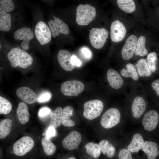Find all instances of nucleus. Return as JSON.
<instances>
[{"label": "nucleus", "mask_w": 159, "mask_h": 159, "mask_svg": "<svg viewBox=\"0 0 159 159\" xmlns=\"http://www.w3.org/2000/svg\"><path fill=\"white\" fill-rule=\"evenodd\" d=\"M7 56L11 66L14 67H19L26 68L32 64L33 61L30 54L19 47L12 49L8 53Z\"/></svg>", "instance_id": "nucleus-1"}, {"label": "nucleus", "mask_w": 159, "mask_h": 159, "mask_svg": "<svg viewBox=\"0 0 159 159\" xmlns=\"http://www.w3.org/2000/svg\"><path fill=\"white\" fill-rule=\"evenodd\" d=\"M96 14L95 8L88 4H80L76 9V21L80 26L88 25L95 18Z\"/></svg>", "instance_id": "nucleus-2"}, {"label": "nucleus", "mask_w": 159, "mask_h": 159, "mask_svg": "<svg viewBox=\"0 0 159 159\" xmlns=\"http://www.w3.org/2000/svg\"><path fill=\"white\" fill-rule=\"evenodd\" d=\"M104 108L102 102L98 100H94L86 102L84 105V116L89 120H92L98 117Z\"/></svg>", "instance_id": "nucleus-3"}, {"label": "nucleus", "mask_w": 159, "mask_h": 159, "mask_svg": "<svg viewBox=\"0 0 159 159\" xmlns=\"http://www.w3.org/2000/svg\"><path fill=\"white\" fill-rule=\"evenodd\" d=\"M89 39L92 45L95 48L100 49L104 46L109 36L106 29L93 28L90 30Z\"/></svg>", "instance_id": "nucleus-4"}, {"label": "nucleus", "mask_w": 159, "mask_h": 159, "mask_svg": "<svg viewBox=\"0 0 159 159\" xmlns=\"http://www.w3.org/2000/svg\"><path fill=\"white\" fill-rule=\"evenodd\" d=\"M120 117V112L117 109L114 108H110L102 116L101 125L105 128H111L119 123Z\"/></svg>", "instance_id": "nucleus-5"}, {"label": "nucleus", "mask_w": 159, "mask_h": 159, "mask_svg": "<svg viewBox=\"0 0 159 159\" xmlns=\"http://www.w3.org/2000/svg\"><path fill=\"white\" fill-rule=\"evenodd\" d=\"M34 145V141L31 137L23 136L16 141L14 145L13 152L17 156H22L29 152Z\"/></svg>", "instance_id": "nucleus-6"}, {"label": "nucleus", "mask_w": 159, "mask_h": 159, "mask_svg": "<svg viewBox=\"0 0 159 159\" xmlns=\"http://www.w3.org/2000/svg\"><path fill=\"white\" fill-rule=\"evenodd\" d=\"M34 32L37 39L41 45L50 42L52 34L50 28L44 22H38L35 26Z\"/></svg>", "instance_id": "nucleus-7"}, {"label": "nucleus", "mask_w": 159, "mask_h": 159, "mask_svg": "<svg viewBox=\"0 0 159 159\" xmlns=\"http://www.w3.org/2000/svg\"><path fill=\"white\" fill-rule=\"evenodd\" d=\"M84 86L81 81L77 80H69L63 83L61 90L66 96H77L83 90Z\"/></svg>", "instance_id": "nucleus-8"}, {"label": "nucleus", "mask_w": 159, "mask_h": 159, "mask_svg": "<svg viewBox=\"0 0 159 159\" xmlns=\"http://www.w3.org/2000/svg\"><path fill=\"white\" fill-rule=\"evenodd\" d=\"M34 33L29 28L24 27L16 30L14 37L16 40H22L21 46L24 50H27L29 48L30 41L33 38Z\"/></svg>", "instance_id": "nucleus-9"}, {"label": "nucleus", "mask_w": 159, "mask_h": 159, "mask_svg": "<svg viewBox=\"0 0 159 159\" xmlns=\"http://www.w3.org/2000/svg\"><path fill=\"white\" fill-rule=\"evenodd\" d=\"M110 29L111 38L114 42L121 41L125 37L126 33V28L124 24L118 20L111 23Z\"/></svg>", "instance_id": "nucleus-10"}, {"label": "nucleus", "mask_w": 159, "mask_h": 159, "mask_svg": "<svg viewBox=\"0 0 159 159\" xmlns=\"http://www.w3.org/2000/svg\"><path fill=\"white\" fill-rule=\"evenodd\" d=\"M54 19H50L48 24L53 37L59 35L60 33L67 34L69 33V30L67 25L58 17L53 16Z\"/></svg>", "instance_id": "nucleus-11"}, {"label": "nucleus", "mask_w": 159, "mask_h": 159, "mask_svg": "<svg viewBox=\"0 0 159 159\" xmlns=\"http://www.w3.org/2000/svg\"><path fill=\"white\" fill-rule=\"evenodd\" d=\"M136 36L132 34L127 39L123 46L121 54L122 58L125 60H128L133 57L136 49L138 41Z\"/></svg>", "instance_id": "nucleus-12"}, {"label": "nucleus", "mask_w": 159, "mask_h": 159, "mask_svg": "<svg viewBox=\"0 0 159 159\" xmlns=\"http://www.w3.org/2000/svg\"><path fill=\"white\" fill-rule=\"evenodd\" d=\"M159 115L155 110H151L147 112L144 115L142 124L145 130L151 131L157 127L158 122Z\"/></svg>", "instance_id": "nucleus-13"}, {"label": "nucleus", "mask_w": 159, "mask_h": 159, "mask_svg": "<svg viewBox=\"0 0 159 159\" xmlns=\"http://www.w3.org/2000/svg\"><path fill=\"white\" fill-rule=\"evenodd\" d=\"M70 53L66 50L61 49L57 55L58 61L61 67L65 70L70 72L74 69L75 65L72 60Z\"/></svg>", "instance_id": "nucleus-14"}, {"label": "nucleus", "mask_w": 159, "mask_h": 159, "mask_svg": "<svg viewBox=\"0 0 159 159\" xmlns=\"http://www.w3.org/2000/svg\"><path fill=\"white\" fill-rule=\"evenodd\" d=\"M81 140V134L77 131L73 130L64 139L62 145L66 149L73 150L77 148Z\"/></svg>", "instance_id": "nucleus-15"}, {"label": "nucleus", "mask_w": 159, "mask_h": 159, "mask_svg": "<svg viewBox=\"0 0 159 159\" xmlns=\"http://www.w3.org/2000/svg\"><path fill=\"white\" fill-rule=\"evenodd\" d=\"M16 93L19 98L27 104H33L37 101V97L36 94L28 87H20L17 89Z\"/></svg>", "instance_id": "nucleus-16"}, {"label": "nucleus", "mask_w": 159, "mask_h": 159, "mask_svg": "<svg viewBox=\"0 0 159 159\" xmlns=\"http://www.w3.org/2000/svg\"><path fill=\"white\" fill-rule=\"evenodd\" d=\"M146 108V102L141 96L135 97L132 102L131 106V112L133 117L135 118L140 117L144 112Z\"/></svg>", "instance_id": "nucleus-17"}, {"label": "nucleus", "mask_w": 159, "mask_h": 159, "mask_svg": "<svg viewBox=\"0 0 159 159\" xmlns=\"http://www.w3.org/2000/svg\"><path fill=\"white\" fill-rule=\"evenodd\" d=\"M107 77L109 85L113 88L119 89L122 87L123 80L119 73L115 69H108L107 73Z\"/></svg>", "instance_id": "nucleus-18"}, {"label": "nucleus", "mask_w": 159, "mask_h": 159, "mask_svg": "<svg viewBox=\"0 0 159 159\" xmlns=\"http://www.w3.org/2000/svg\"><path fill=\"white\" fill-rule=\"evenodd\" d=\"M157 144L154 142L145 141L142 148L148 159H155L159 154Z\"/></svg>", "instance_id": "nucleus-19"}, {"label": "nucleus", "mask_w": 159, "mask_h": 159, "mask_svg": "<svg viewBox=\"0 0 159 159\" xmlns=\"http://www.w3.org/2000/svg\"><path fill=\"white\" fill-rule=\"evenodd\" d=\"M16 114L21 124L25 125L28 122L29 115L27 106L24 102H21L19 103L16 110Z\"/></svg>", "instance_id": "nucleus-20"}, {"label": "nucleus", "mask_w": 159, "mask_h": 159, "mask_svg": "<svg viewBox=\"0 0 159 159\" xmlns=\"http://www.w3.org/2000/svg\"><path fill=\"white\" fill-rule=\"evenodd\" d=\"M62 109L60 107L52 111L50 115V120L49 126L53 127L55 128L59 127L62 123Z\"/></svg>", "instance_id": "nucleus-21"}, {"label": "nucleus", "mask_w": 159, "mask_h": 159, "mask_svg": "<svg viewBox=\"0 0 159 159\" xmlns=\"http://www.w3.org/2000/svg\"><path fill=\"white\" fill-rule=\"evenodd\" d=\"M143 139L140 134L136 133L127 146L128 150L132 153H138L142 148L144 144Z\"/></svg>", "instance_id": "nucleus-22"}, {"label": "nucleus", "mask_w": 159, "mask_h": 159, "mask_svg": "<svg viewBox=\"0 0 159 159\" xmlns=\"http://www.w3.org/2000/svg\"><path fill=\"white\" fill-rule=\"evenodd\" d=\"M126 69L123 68L120 71L121 75L125 78H131L133 80L137 81L139 79V75L136 68L134 65L128 63L126 65Z\"/></svg>", "instance_id": "nucleus-23"}, {"label": "nucleus", "mask_w": 159, "mask_h": 159, "mask_svg": "<svg viewBox=\"0 0 159 159\" xmlns=\"http://www.w3.org/2000/svg\"><path fill=\"white\" fill-rule=\"evenodd\" d=\"M73 111V108L70 106H67L63 108L62 124L64 126L71 127L75 125L74 122L70 119Z\"/></svg>", "instance_id": "nucleus-24"}, {"label": "nucleus", "mask_w": 159, "mask_h": 159, "mask_svg": "<svg viewBox=\"0 0 159 159\" xmlns=\"http://www.w3.org/2000/svg\"><path fill=\"white\" fill-rule=\"evenodd\" d=\"M135 66L140 77H148L151 74L152 72L148 67L146 59L142 58L138 60Z\"/></svg>", "instance_id": "nucleus-25"}, {"label": "nucleus", "mask_w": 159, "mask_h": 159, "mask_svg": "<svg viewBox=\"0 0 159 159\" xmlns=\"http://www.w3.org/2000/svg\"><path fill=\"white\" fill-rule=\"evenodd\" d=\"M101 152L104 155L109 158L113 157L115 151V147L109 142L106 140H103L99 143Z\"/></svg>", "instance_id": "nucleus-26"}, {"label": "nucleus", "mask_w": 159, "mask_h": 159, "mask_svg": "<svg viewBox=\"0 0 159 159\" xmlns=\"http://www.w3.org/2000/svg\"><path fill=\"white\" fill-rule=\"evenodd\" d=\"M11 27V16L8 13L0 12V30L9 31Z\"/></svg>", "instance_id": "nucleus-27"}, {"label": "nucleus", "mask_w": 159, "mask_h": 159, "mask_svg": "<svg viewBox=\"0 0 159 159\" xmlns=\"http://www.w3.org/2000/svg\"><path fill=\"white\" fill-rule=\"evenodd\" d=\"M117 2L119 7L126 13H132L135 9L136 5L133 0H117Z\"/></svg>", "instance_id": "nucleus-28"}, {"label": "nucleus", "mask_w": 159, "mask_h": 159, "mask_svg": "<svg viewBox=\"0 0 159 159\" xmlns=\"http://www.w3.org/2000/svg\"><path fill=\"white\" fill-rule=\"evenodd\" d=\"M87 154L94 158H98L100 155L101 150L99 144L90 142L85 146Z\"/></svg>", "instance_id": "nucleus-29"}, {"label": "nucleus", "mask_w": 159, "mask_h": 159, "mask_svg": "<svg viewBox=\"0 0 159 159\" xmlns=\"http://www.w3.org/2000/svg\"><path fill=\"white\" fill-rule=\"evenodd\" d=\"M41 143L44 152L47 155H51L55 153L56 146L50 139L45 137H43L41 140Z\"/></svg>", "instance_id": "nucleus-30"}, {"label": "nucleus", "mask_w": 159, "mask_h": 159, "mask_svg": "<svg viewBox=\"0 0 159 159\" xmlns=\"http://www.w3.org/2000/svg\"><path fill=\"white\" fill-rule=\"evenodd\" d=\"M146 39L144 36H140L138 40L135 54L137 56H144L148 53V51L145 47Z\"/></svg>", "instance_id": "nucleus-31"}, {"label": "nucleus", "mask_w": 159, "mask_h": 159, "mask_svg": "<svg viewBox=\"0 0 159 159\" xmlns=\"http://www.w3.org/2000/svg\"><path fill=\"white\" fill-rule=\"evenodd\" d=\"M12 120L9 119H4L0 123V138L3 139L10 133L11 126Z\"/></svg>", "instance_id": "nucleus-32"}, {"label": "nucleus", "mask_w": 159, "mask_h": 159, "mask_svg": "<svg viewBox=\"0 0 159 159\" xmlns=\"http://www.w3.org/2000/svg\"><path fill=\"white\" fill-rule=\"evenodd\" d=\"M15 4L11 0H0V12L8 13L13 11Z\"/></svg>", "instance_id": "nucleus-33"}, {"label": "nucleus", "mask_w": 159, "mask_h": 159, "mask_svg": "<svg viewBox=\"0 0 159 159\" xmlns=\"http://www.w3.org/2000/svg\"><path fill=\"white\" fill-rule=\"evenodd\" d=\"M146 60L148 67L151 72H154L156 69V64L157 60L156 53L152 52L149 53L147 56Z\"/></svg>", "instance_id": "nucleus-34"}, {"label": "nucleus", "mask_w": 159, "mask_h": 159, "mask_svg": "<svg viewBox=\"0 0 159 159\" xmlns=\"http://www.w3.org/2000/svg\"><path fill=\"white\" fill-rule=\"evenodd\" d=\"M12 109L10 102L1 96H0V114L6 115L9 113Z\"/></svg>", "instance_id": "nucleus-35"}, {"label": "nucleus", "mask_w": 159, "mask_h": 159, "mask_svg": "<svg viewBox=\"0 0 159 159\" xmlns=\"http://www.w3.org/2000/svg\"><path fill=\"white\" fill-rule=\"evenodd\" d=\"M51 97V93L49 91H45L38 96L37 101L39 103L45 102L49 101Z\"/></svg>", "instance_id": "nucleus-36"}, {"label": "nucleus", "mask_w": 159, "mask_h": 159, "mask_svg": "<svg viewBox=\"0 0 159 159\" xmlns=\"http://www.w3.org/2000/svg\"><path fill=\"white\" fill-rule=\"evenodd\" d=\"M118 157L119 159H132L130 152L124 148L120 151Z\"/></svg>", "instance_id": "nucleus-37"}, {"label": "nucleus", "mask_w": 159, "mask_h": 159, "mask_svg": "<svg viewBox=\"0 0 159 159\" xmlns=\"http://www.w3.org/2000/svg\"><path fill=\"white\" fill-rule=\"evenodd\" d=\"M51 112V110L47 107H44L41 108L38 112L39 117L41 118H44L50 115Z\"/></svg>", "instance_id": "nucleus-38"}, {"label": "nucleus", "mask_w": 159, "mask_h": 159, "mask_svg": "<svg viewBox=\"0 0 159 159\" xmlns=\"http://www.w3.org/2000/svg\"><path fill=\"white\" fill-rule=\"evenodd\" d=\"M55 129L53 127L49 126L46 130L45 137L49 139L55 137L57 134Z\"/></svg>", "instance_id": "nucleus-39"}, {"label": "nucleus", "mask_w": 159, "mask_h": 159, "mask_svg": "<svg viewBox=\"0 0 159 159\" xmlns=\"http://www.w3.org/2000/svg\"><path fill=\"white\" fill-rule=\"evenodd\" d=\"M151 86L153 89L155 91L156 94L159 97V79L153 81Z\"/></svg>", "instance_id": "nucleus-40"}, {"label": "nucleus", "mask_w": 159, "mask_h": 159, "mask_svg": "<svg viewBox=\"0 0 159 159\" xmlns=\"http://www.w3.org/2000/svg\"><path fill=\"white\" fill-rule=\"evenodd\" d=\"M81 52L84 57L87 59H89L91 57V52L88 48L86 47L82 48Z\"/></svg>", "instance_id": "nucleus-41"}, {"label": "nucleus", "mask_w": 159, "mask_h": 159, "mask_svg": "<svg viewBox=\"0 0 159 159\" xmlns=\"http://www.w3.org/2000/svg\"><path fill=\"white\" fill-rule=\"evenodd\" d=\"M72 60L73 63L78 67H80L81 65V62L79 59L77 58L76 56L73 55L72 56Z\"/></svg>", "instance_id": "nucleus-42"}, {"label": "nucleus", "mask_w": 159, "mask_h": 159, "mask_svg": "<svg viewBox=\"0 0 159 159\" xmlns=\"http://www.w3.org/2000/svg\"><path fill=\"white\" fill-rule=\"evenodd\" d=\"M67 159H76L75 157H71Z\"/></svg>", "instance_id": "nucleus-43"}, {"label": "nucleus", "mask_w": 159, "mask_h": 159, "mask_svg": "<svg viewBox=\"0 0 159 159\" xmlns=\"http://www.w3.org/2000/svg\"><path fill=\"white\" fill-rule=\"evenodd\" d=\"M1 44H0V48H1Z\"/></svg>", "instance_id": "nucleus-44"}, {"label": "nucleus", "mask_w": 159, "mask_h": 159, "mask_svg": "<svg viewBox=\"0 0 159 159\" xmlns=\"http://www.w3.org/2000/svg\"></svg>", "instance_id": "nucleus-45"}, {"label": "nucleus", "mask_w": 159, "mask_h": 159, "mask_svg": "<svg viewBox=\"0 0 159 159\" xmlns=\"http://www.w3.org/2000/svg\"></svg>", "instance_id": "nucleus-46"}]
</instances>
